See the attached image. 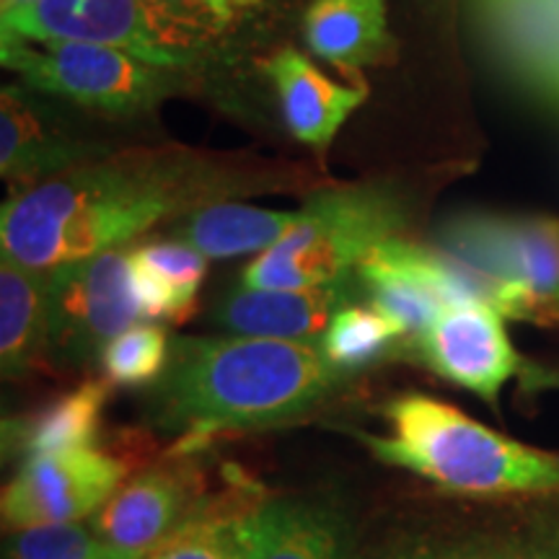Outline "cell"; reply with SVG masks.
<instances>
[{
    "label": "cell",
    "mask_w": 559,
    "mask_h": 559,
    "mask_svg": "<svg viewBox=\"0 0 559 559\" xmlns=\"http://www.w3.org/2000/svg\"><path fill=\"white\" fill-rule=\"evenodd\" d=\"M298 181L304 171L247 153L177 145L111 153L13 194L0 213V249L29 270H58L213 202Z\"/></svg>",
    "instance_id": "6da1fadb"
},
{
    "label": "cell",
    "mask_w": 559,
    "mask_h": 559,
    "mask_svg": "<svg viewBox=\"0 0 559 559\" xmlns=\"http://www.w3.org/2000/svg\"><path fill=\"white\" fill-rule=\"evenodd\" d=\"M340 383L342 373L326 360L321 340L179 337L156 381L153 419L179 432V453H194L223 432L309 415Z\"/></svg>",
    "instance_id": "7a4b0ae2"
},
{
    "label": "cell",
    "mask_w": 559,
    "mask_h": 559,
    "mask_svg": "<svg viewBox=\"0 0 559 559\" xmlns=\"http://www.w3.org/2000/svg\"><path fill=\"white\" fill-rule=\"evenodd\" d=\"M389 436H360L383 464L461 495L559 492V453L531 449L425 394L389 402Z\"/></svg>",
    "instance_id": "3957f363"
},
{
    "label": "cell",
    "mask_w": 559,
    "mask_h": 559,
    "mask_svg": "<svg viewBox=\"0 0 559 559\" xmlns=\"http://www.w3.org/2000/svg\"><path fill=\"white\" fill-rule=\"evenodd\" d=\"M228 26L205 0H32L3 9L5 32L96 41L185 70L218 60Z\"/></svg>",
    "instance_id": "277c9868"
},
{
    "label": "cell",
    "mask_w": 559,
    "mask_h": 559,
    "mask_svg": "<svg viewBox=\"0 0 559 559\" xmlns=\"http://www.w3.org/2000/svg\"><path fill=\"white\" fill-rule=\"evenodd\" d=\"M404 228V202L389 187L324 190L298 210V221L277 243L243 270L247 288L298 290L337 283Z\"/></svg>",
    "instance_id": "5b68a950"
},
{
    "label": "cell",
    "mask_w": 559,
    "mask_h": 559,
    "mask_svg": "<svg viewBox=\"0 0 559 559\" xmlns=\"http://www.w3.org/2000/svg\"><path fill=\"white\" fill-rule=\"evenodd\" d=\"M0 37L3 66L29 86L107 115L148 111L192 81L185 68L153 66L96 41L26 37L5 29Z\"/></svg>",
    "instance_id": "8992f818"
},
{
    "label": "cell",
    "mask_w": 559,
    "mask_h": 559,
    "mask_svg": "<svg viewBox=\"0 0 559 559\" xmlns=\"http://www.w3.org/2000/svg\"><path fill=\"white\" fill-rule=\"evenodd\" d=\"M47 272H52L47 362L102 360L104 347L143 319L132 290L130 251L107 249Z\"/></svg>",
    "instance_id": "52a82bcc"
},
{
    "label": "cell",
    "mask_w": 559,
    "mask_h": 559,
    "mask_svg": "<svg viewBox=\"0 0 559 559\" xmlns=\"http://www.w3.org/2000/svg\"><path fill=\"white\" fill-rule=\"evenodd\" d=\"M128 474V461L94 445L26 456L3 489V526L19 531L47 523H79L99 513Z\"/></svg>",
    "instance_id": "ba28073f"
},
{
    "label": "cell",
    "mask_w": 559,
    "mask_h": 559,
    "mask_svg": "<svg viewBox=\"0 0 559 559\" xmlns=\"http://www.w3.org/2000/svg\"><path fill=\"white\" fill-rule=\"evenodd\" d=\"M213 498L205 495V474L194 461H164L124 479L107 506L96 513V536L111 551H143L169 539L200 519Z\"/></svg>",
    "instance_id": "9c48e42d"
},
{
    "label": "cell",
    "mask_w": 559,
    "mask_h": 559,
    "mask_svg": "<svg viewBox=\"0 0 559 559\" xmlns=\"http://www.w3.org/2000/svg\"><path fill=\"white\" fill-rule=\"evenodd\" d=\"M412 347L432 373L487 402L498 400L500 389L521 368L502 313L477 298L445 306Z\"/></svg>",
    "instance_id": "30bf717a"
},
{
    "label": "cell",
    "mask_w": 559,
    "mask_h": 559,
    "mask_svg": "<svg viewBox=\"0 0 559 559\" xmlns=\"http://www.w3.org/2000/svg\"><path fill=\"white\" fill-rule=\"evenodd\" d=\"M347 288L337 283L317 285V288L277 290L247 288L230 290L215 306V321L223 330L241 337H267L309 342L321 340L332 317L345 309Z\"/></svg>",
    "instance_id": "8fae6325"
},
{
    "label": "cell",
    "mask_w": 559,
    "mask_h": 559,
    "mask_svg": "<svg viewBox=\"0 0 559 559\" xmlns=\"http://www.w3.org/2000/svg\"><path fill=\"white\" fill-rule=\"evenodd\" d=\"M264 73L275 83L285 124L311 148L324 151L345 120L366 99L362 88L340 86L293 47L280 50Z\"/></svg>",
    "instance_id": "7c38bea8"
},
{
    "label": "cell",
    "mask_w": 559,
    "mask_h": 559,
    "mask_svg": "<svg viewBox=\"0 0 559 559\" xmlns=\"http://www.w3.org/2000/svg\"><path fill=\"white\" fill-rule=\"evenodd\" d=\"M52 321V272L0 262V366L5 379L47 362Z\"/></svg>",
    "instance_id": "4fadbf2b"
},
{
    "label": "cell",
    "mask_w": 559,
    "mask_h": 559,
    "mask_svg": "<svg viewBox=\"0 0 559 559\" xmlns=\"http://www.w3.org/2000/svg\"><path fill=\"white\" fill-rule=\"evenodd\" d=\"M99 148L60 140L21 94L3 88L0 96V171L13 185L24 187L50 179L73 166L99 156Z\"/></svg>",
    "instance_id": "5bb4252c"
},
{
    "label": "cell",
    "mask_w": 559,
    "mask_h": 559,
    "mask_svg": "<svg viewBox=\"0 0 559 559\" xmlns=\"http://www.w3.org/2000/svg\"><path fill=\"white\" fill-rule=\"evenodd\" d=\"M254 559H349L337 510L309 500H264L254 513Z\"/></svg>",
    "instance_id": "9a60e30c"
},
{
    "label": "cell",
    "mask_w": 559,
    "mask_h": 559,
    "mask_svg": "<svg viewBox=\"0 0 559 559\" xmlns=\"http://www.w3.org/2000/svg\"><path fill=\"white\" fill-rule=\"evenodd\" d=\"M132 288L145 319L181 324L194 313L207 257L185 241H153L130 251Z\"/></svg>",
    "instance_id": "2e32d148"
},
{
    "label": "cell",
    "mask_w": 559,
    "mask_h": 559,
    "mask_svg": "<svg viewBox=\"0 0 559 559\" xmlns=\"http://www.w3.org/2000/svg\"><path fill=\"white\" fill-rule=\"evenodd\" d=\"M296 221L298 213H280V210L223 200L174 221V236L190 243L207 260H228L249 251H267L288 234Z\"/></svg>",
    "instance_id": "e0dca14e"
},
{
    "label": "cell",
    "mask_w": 559,
    "mask_h": 559,
    "mask_svg": "<svg viewBox=\"0 0 559 559\" xmlns=\"http://www.w3.org/2000/svg\"><path fill=\"white\" fill-rule=\"evenodd\" d=\"M306 41L319 58L345 70L379 62L389 47L386 0H313Z\"/></svg>",
    "instance_id": "ac0fdd59"
},
{
    "label": "cell",
    "mask_w": 559,
    "mask_h": 559,
    "mask_svg": "<svg viewBox=\"0 0 559 559\" xmlns=\"http://www.w3.org/2000/svg\"><path fill=\"white\" fill-rule=\"evenodd\" d=\"M510 270L519 293V317L559 326V218H510Z\"/></svg>",
    "instance_id": "d6986e66"
},
{
    "label": "cell",
    "mask_w": 559,
    "mask_h": 559,
    "mask_svg": "<svg viewBox=\"0 0 559 559\" xmlns=\"http://www.w3.org/2000/svg\"><path fill=\"white\" fill-rule=\"evenodd\" d=\"M495 39L523 79L559 99V9L542 0H489Z\"/></svg>",
    "instance_id": "ffe728a7"
},
{
    "label": "cell",
    "mask_w": 559,
    "mask_h": 559,
    "mask_svg": "<svg viewBox=\"0 0 559 559\" xmlns=\"http://www.w3.org/2000/svg\"><path fill=\"white\" fill-rule=\"evenodd\" d=\"M257 506H243V492L213 500L205 513L169 539L143 551H111V559H254V513Z\"/></svg>",
    "instance_id": "44dd1931"
},
{
    "label": "cell",
    "mask_w": 559,
    "mask_h": 559,
    "mask_svg": "<svg viewBox=\"0 0 559 559\" xmlns=\"http://www.w3.org/2000/svg\"><path fill=\"white\" fill-rule=\"evenodd\" d=\"M109 386L104 381H86L62 394L21 425L16 432L21 449L26 456L91 449L99 436Z\"/></svg>",
    "instance_id": "7402d4cb"
},
{
    "label": "cell",
    "mask_w": 559,
    "mask_h": 559,
    "mask_svg": "<svg viewBox=\"0 0 559 559\" xmlns=\"http://www.w3.org/2000/svg\"><path fill=\"white\" fill-rule=\"evenodd\" d=\"M396 340H402V332L373 306H345L321 334V349L340 373H358L381 360Z\"/></svg>",
    "instance_id": "603a6c76"
},
{
    "label": "cell",
    "mask_w": 559,
    "mask_h": 559,
    "mask_svg": "<svg viewBox=\"0 0 559 559\" xmlns=\"http://www.w3.org/2000/svg\"><path fill=\"white\" fill-rule=\"evenodd\" d=\"M171 345L158 324H138L117 334L104 347L102 368L107 383L115 386H148L169 366Z\"/></svg>",
    "instance_id": "cb8c5ba5"
},
{
    "label": "cell",
    "mask_w": 559,
    "mask_h": 559,
    "mask_svg": "<svg viewBox=\"0 0 559 559\" xmlns=\"http://www.w3.org/2000/svg\"><path fill=\"white\" fill-rule=\"evenodd\" d=\"M3 559H111V549L79 523H47L13 531Z\"/></svg>",
    "instance_id": "d4e9b609"
},
{
    "label": "cell",
    "mask_w": 559,
    "mask_h": 559,
    "mask_svg": "<svg viewBox=\"0 0 559 559\" xmlns=\"http://www.w3.org/2000/svg\"><path fill=\"white\" fill-rule=\"evenodd\" d=\"M425 542V539H423ZM432 559H559V534L542 536H456L425 542Z\"/></svg>",
    "instance_id": "484cf974"
},
{
    "label": "cell",
    "mask_w": 559,
    "mask_h": 559,
    "mask_svg": "<svg viewBox=\"0 0 559 559\" xmlns=\"http://www.w3.org/2000/svg\"><path fill=\"white\" fill-rule=\"evenodd\" d=\"M366 559H432L425 542H400V544H391L386 549H379L376 555H370Z\"/></svg>",
    "instance_id": "4316f807"
},
{
    "label": "cell",
    "mask_w": 559,
    "mask_h": 559,
    "mask_svg": "<svg viewBox=\"0 0 559 559\" xmlns=\"http://www.w3.org/2000/svg\"><path fill=\"white\" fill-rule=\"evenodd\" d=\"M205 3L213 9L223 21H234L243 9H257L260 0H205Z\"/></svg>",
    "instance_id": "83f0119b"
},
{
    "label": "cell",
    "mask_w": 559,
    "mask_h": 559,
    "mask_svg": "<svg viewBox=\"0 0 559 559\" xmlns=\"http://www.w3.org/2000/svg\"><path fill=\"white\" fill-rule=\"evenodd\" d=\"M542 3H549V5H557V9H559V0H542Z\"/></svg>",
    "instance_id": "f1b7e54d"
}]
</instances>
